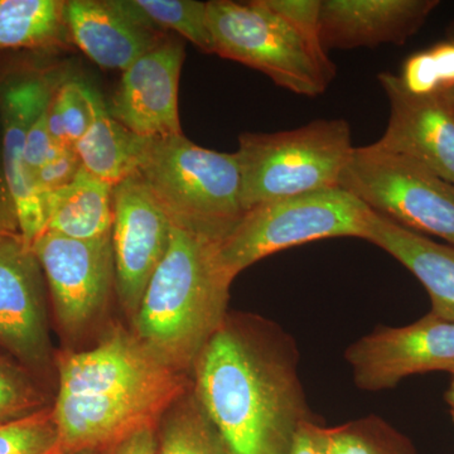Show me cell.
Returning a JSON list of instances; mask_svg holds the SVG:
<instances>
[{"label":"cell","instance_id":"4fadbf2b","mask_svg":"<svg viewBox=\"0 0 454 454\" xmlns=\"http://www.w3.org/2000/svg\"><path fill=\"white\" fill-rule=\"evenodd\" d=\"M66 79L59 71H37L0 83L3 169L16 202L20 236L31 247L46 231V217L41 193L26 166L27 134Z\"/></svg>","mask_w":454,"mask_h":454},{"label":"cell","instance_id":"ffe728a7","mask_svg":"<svg viewBox=\"0 0 454 454\" xmlns=\"http://www.w3.org/2000/svg\"><path fill=\"white\" fill-rule=\"evenodd\" d=\"M91 124L74 148L83 168L115 186L137 173L145 138L115 121L97 90L86 83Z\"/></svg>","mask_w":454,"mask_h":454},{"label":"cell","instance_id":"f1b7e54d","mask_svg":"<svg viewBox=\"0 0 454 454\" xmlns=\"http://www.w3.org/2000/svg\"><path fill=\"white\" fill-rule=\"evenodd\" d=\"M399 79L406 91L417 97H429L442 92L437 70L429 50L409 57Z\"/></svg>","mask_w":454,"mask_h":454},{"label":"cell","instance_id":"2e32d148","mask_svg":"<svg viewBox=\"0 0 454 454\" xmlns=\"http://www.w3.org/2000/svg\"><path fill=\"white\" fill-rule=\"evenodd\" d=\"M68 37L98 67L125 71L168 37L143 20L129 0H68Z\"/></svg>","mask_w":454,"mask_h":454},{"label":"cell","instance_id":"9c48e42d","mask_svg":"<svg viewBox=\"0 0 454 454\" xmlns=\"http://www.w3.org/2000/svg\"><path fill=\"white\" fill-rule=\"evenodd\" d=\"M47 284L22 236L0 238V351L47 385L56 372Z\"/></svg>","mask_w":454,"mask_h":454},{"label":"cell","instance_id":"d590c367","mask_svg":"<svg viewBox=\"0 0 454 454\" xmlns=\"http://www.w3.org/2000/svg\"><path fill=\"white\" fill-rule=\"evenodd\" d=\"M447 35L448 40L454 41V20L450 23V27H448ZM442 95H443V97L447 98L448 103L454 107V88L448 90V91L443 92Z\"/></svg>","mask_w":454,"mask_h":454},{"label":"cell","instance_id":"44dd1931","mask_svg":"<svg viewBox=\"0 0 454 454\" xmlns=\"http://www.w3.org/2000/svg\"><path fill=\"white\" fill-rule=\"evenodd\" d=\"M64 7L62 0H0V50L66 46Z\"/></svg>","mask_w":454,"mask_h":454},{"label":"cell","instance_id":"7402d4cb","mask_svg":"<svg viewBox=\"0 0 454 454\" xmlns=\"http://www.w3.org/2000/svg\"><path fill=\"white\" fill-rule=\"evenodd\" d=\"M157 454H229L191 387L158 424Z\"/></svg>","mask_w":454,"mask_h":454},{"label":"cell","instance_id":"5b68a950","mask_svg":"<svg viewBox=\"0 0 454 454\" xmlns=\"http://www.w3.org/2000/svg\"><path fill=\"white\" fill-rule=\"evenodd\" d=\"M354 148L345 119H318L279 133L241 134L235 153L244 210L340 187Z\"/></svg>","mask_w":454,"mask_h":454},{"label":"cell","instance_id":"8fae6325","mask_svg":"<svg viewBox=\"0 0 454 454\" xmlns=\"http://www.w3.org/2000/svg\"><path fill=\"white\" fill-rule=\"evenodd\" d=\"M115 293L133 321L149 280L170 243L173 223L138 173L113 187Z\"/></svg>","mask_w":454,"mask_h":454},{"label":"cell","instance_id":"6da1fadb","mask_svg":"<svg viewBox=\"0 0 454 454\" xmlns=\"http://www.w3.org/2000/svg\"><path fill=\"white\" fill-rule=\"evenodd\" d=\"M297 345L274 322L230 315L197 358L191 389L229 454H289L312 420Z\"/></svg>","mask_w":454,"mask_h":454},{"label":"cell","instance_id":"f35d334b","mask_svg":"<svg viewBox=\"0 0 454 454\" xmlns=\"http://www.w3.org/2000/svg\"><path fill=\"white\" fill-rule=\"evenodd\" d=\"M443 372H450V375L454 376V363L450 364V365L444 367Z\"/></svg>","mask_w":454,"mask_h":454},{"label":"cell","instance_id":"e575fe53","mask_svg":"<svg viewBox=\"0 0 454 454\" xmlns=\"http://www.w3.org/2000/svg\"><path fill=\"white\" fill-rule=\"evenodd\" d=\"M315 419L301 423L289 454H321L317 442Z\"/></svg>","mask_w":454,"mask_h":454},{"label":"cell","instance_id":"1f68e13d","mask_svg":"<svg viewBox=\"0 0 454 454\" xmlns=\"http://www.w3.org/2000/svg\"><path fill=\"white\" fill-rule=\"evenodd\" d=\"M107 454H157V427H146L121 439Z\"/></svg>","mask_w":454,"mask_h":454},{"label":"cell","instance_id":"d6986e66","mask_svg":"<svg viewBox=\"0 0 454 454\" xmlns=\"http://www.w3.org/2000/svg\"><path fill=\"white\" fill-rule=\"evenodd\" d=\"M113 187L82 167L70 184L42 195L46 231L74 240L112 236Z\"/></svg>","mask_w":454,"mask_h":454},{"label":"cell","instance_id":"4dcf8cb0","mask_svg":"<svg viewBox=\"0 0 454 454\" xmlns=\"http://www.w3.org/2000/svg\"><path fill=\"white\" fill-rule=\"evenodd\" d=\"M47 107L49 104L33 121L31 129L27 134L25 160L32 178L35 177V172L49 160L51 149L55 145L49 130Z\"/></svg>","mask_w":454,"mask_h":454},{"label":"cell","instance_id":"7a4b0ae2","mask_svg":"<svg viewBox=\"0 0 454 454\" xmlns=\"http://www.w3.org/2000/svg\"><path fill=\"white\" fill-rule=\"evenodd\" d=\"M52 413L59 450H107L137 430L158 427L191 387L131 330L114 327L94 348L56 352Z\"/></svg>","mask_w":454,"mask_h":454},{"label":"cell","instance_id":"7c38bea8","mask_svg":"<svg viewBox=\"0 0 454 454\" xmlns=\"http://www.w3.org/2000/svg\"><path fill=\"white\" fill-rule=\"evenodd\" d=\"M345 358L358 389H393L408 376L454 363V322L429 313L404 327L381 325L352 343Z\"/></svg>","mask_w":454,"mask_h":454},{"label":"cell","instance_id":"836d02e7","mask_svg":"<svg viewBox=\"0 0 454 454\" xmlns=\"http://www.w3.org/2000/svg\"><path fill=\"white\" fill-rule=\"evenodd\" d=\"M434 61L442 92L454 88V41L447 40L429 49Z\"/></svg>","mask_w":454,"mask_h":454},{"label":"cell","instance_id":"e0dca14e","mask_svg":"<svg viewBox=\"0 0 454 454\" xmlns=\"http://www.w3.org/2000/svg\"><path fill=\"white\" fill-rule=\"evenodd\" d=\"M438 4V0H325L319 38L325 50L403 44Z\"/></svg>","mask_w":454,"mask_h":454},{"label":"cell","instance_id":"4316f807","mask_svg":"<svg viewBox=\"0 0 454 454\" xmlns=\"http://www.w3.org/2000/svg\"><path fill=\"white\" fill-rule=\"evenodd\" d=\"M59 437L52 404L37 413L0 423V454H59Z\"/></svg>","mask_w":454,"mask_h":454},{"label":"cell","instance_id":"9a60e30c","mask_svg":"<svg viewBox=\"0 0 454 454\" xmlns=\"http://www.w3.org/2000/svg\"><path fill=\"white\" fill-rule=\"evenodd\" d=\"M390 101V119L376 145L417 160L454 184V107L442 94L417 97L397 74H379Z\"/></svg>","mask_w":454,"mask_h":454},{"label":"cell","instance_id":"f546056e","mask_svg":"<svg viewBox=\"0 0 454 454\" xmlns=\"http://www.w3.org/2000/svg\"><path fill=\"white\" fill-rule=\"evenodd\" d=\"M82 167V160L74 148H68L56 160L43 164L35 172L33 181L42 196L70 184Z\"/></svg>","mask_w":454,"mask_h":454},{"label":"cell","instance_id":"277c9868","mask_svg":"<svg viewBox=\"0 0 454 454\" xmlns=\"http://www.w3.org/2000/svg\"><path fill=\"white\" fill-rule=\"evenodd\" d=\"M137 173L170 223L219 244L243 219L236 153L203 148L184 134L145 139Z\"/></svg>","mask_w":454,"mask_h":454},{"label":"cell","instance_id":"52a82bcc","mask_svg":"<svg viewBox=\"0 0 454 454\" xmlns=\"http://www.w3.org/2000/svg\"><path fill=\"white\" fill-rule=\"evenodd\" d=\"M215 55L267 74L280 88L301 97L324 94L334 79V65L321 43L265 7L215 0L207 3Z\"/></svg>","mask_w":454,"mask_h":454},{"label":"cell","instance_id":"74e56055","mask_svg":"<svg viewBox=\"0 0 454 454\" xmlns=\"http://www.w3.org/2000/svg\"><path fill=\"white\" fill-rule=\"evenodd\" d=\"M59 454H107V450H66Z\"/></svg>","mask_w":454,"mask_h":454},{"label":"cell","instance_id":"cb8c5ba5","mask_svg":"<svg viewBox=\"0 0 454 454\" xmlns=\"http://www.w3.org/2000/svg\"><path fill=\"white\" fill-rule=\"evenodd\" d=\"M131 8L157 31H173L197 49L215 55L207 3L195 0H129Z\"/></svg>","mask_w":454,"mask_h":454},{"label":"cell","instance_id":"603a6c76","mask_svg":"<svg viewBox=\"0 0 454 454\" xmlns=\"http://www.w3.org/2000/svg\"><path fill=\"white\" fill-rule=\"evenodd\" d=\"M321 454H418L399 430L376 415L325 428L317 424Z\"/></svg>","mask_w":454,"mask_h":454},{"label":"cell","instance_id":"d4e9b609","mask_svg":"<svg viewBox=\"0 0 454 454\" xmlns=\"http://www.w3.org/2000/svg\"><path fill=\"white\" fill-rule=\"evenodd\" d=\"M51 404L46 385L0 352V423L20 419Z\"/></svg>","mask_w":454,"mask_h":454},{"label":"cell","instance_id":"d6a6232c","mask_svg":"<svg viewBox=\"0 0 454 454\" xmlns=\"http://www.w3.org/2000/svg\"><path fill=\"white\" fill-rule=\"evenodd\" d=\"M4 236H20V227L16 202L0 160V238Z\"/></svg>","mask_w":454,"mask_h":454},{"label":"cell","instance_id":"83f0119b","mask_svg":"<svg viewBox=\"0 0 454 454\" xmlns=\"http://www.w3.org/2000/svg\"><path fill=\"white\" fill-rule=\"evenodd\" d=\"M262 3L310 41L321 43L319 14L322 0H262Z\"/></svg>","mask_w":454,"mask_h":454},{"label":"cell","instance_id":"484cf974","mask_svg":"<svg viewBox=\"0 0 454 454\" xmlns=\"http://www.w3.org/2000/svg\"><path fill=\"white\" fill-rule=\"evenodd\" d=\"M85 82L66 79L51 98L47 121L51 138L62 148H74L91 124Z\"/></svg>","mask_w":454,"mask_h":454},{"label":"cell","instance_id":"8992f818","mask_svg":"<svg viewBox=\"0 0 454 454\" xmlns=\"http://www.w3.org/2000/svg\"><path fill=\"white\" fill-rule=\"evenodd\" d=\"M373 211L342 188L316 191L256 206L216 244V262L231 282L271 254L333 238L369 240Z\"/></svg>","mask_w":454,"mask_h":454},{"label":"cell","instance_id":"30bf717a","mask_svg":"<svg viewBox=\"0 0 454 454\" xmlns=\"http://www.w3.org/2000/svg\"><path fill=\"white\" fill-rule=\"evenodd\" d=\"M32 250L43 270L57 325L68 336L85 333L115 292L112 236L74 240L44 231Z\"/></svg>","mask_w":454,"mask_h":454},{"label":"cell","instance_id":"ba28073f","mask_svg":"<svg viewBox=\"0 0 454 454\" xmlns=\"http://www.w3.org/2000/svg\"><path fill=\"white\" fill-rule=\"evenodd\" d=\"M340 188L376 214L454 247V184L417 160L375 143L355 146Z\"/></svg>","mask_w":454,"mask_h":454},{"label":"cell","instance_id":"8d00e7d4","mask_svg":"<svg viewBox=\"0 0 454 454\" xmlns=\"http://www.w3.org/2000/svg\"><path fill=\"white\" fill-rule=\"evenodd\" d=\"M444 397H446V403L448 408H450V417H452L454 422V376H452V381H450Z\"/></svg>","mask_w":454,"mask_h":454},{"label":"cell","instance_id":"5bb4252c","mask_svg":"<svg viewBox=\"0 0 454 454\" xmlns=\"http://www.w3.org/2000/svg\"><path fill=\"white\" fill-rule=\"evenodd\" d=\"M184 46L166 40L122 71L107 110L127 129L145 139L181 136L178 89Z\"/></svg>","mask_w":454,"mask_h":454},{"label":"cell","instance_id":"3957f363","mask_svg":"<svg viewBox=\"0 0 454 454\" xmlns=\"http://www.w3.org/2000/svg\"><path fill=\"white\" fill-rule=\"evenodd\" d=\"M216 243L173 225L166 255L146 286L131 331L152 354L190 376L227 316L231 280Z\"/></svg>","mask_w":454,"mask_h":454},{"label":"cell","instance_id":"ac0fdd59","mask_svg":"<svg viewBox=\"0 0 454 454\" xmlns=\"http://www.w3.org/2000/svg\"><path fill=\"white\" fill-rule=\"evenodd\" d=\"M367 241L390 254L423 284L432 315L454 322V247L435 243L376 212Z\"/></svg>","mask_w":454,"mask_h":454}]
</instances>
